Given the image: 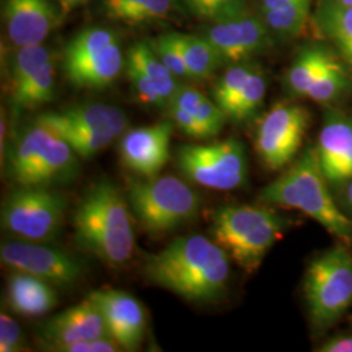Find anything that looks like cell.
Instances as JSON below:
<instances>
[{
	"instance_id": "f546056e",
	"label": "cell",
	"mask_w": 352,
	"mask_h": 352,
	"mask_svg": "<svg viewBox=\"0 0 352 352\" xmlns=\"http://www.w3.org/2000/svg\"><path fill=\"white\" fill-rule=\"evenodd\" d=\"M115 41H119V38L109 28L91 26L80 32L68 42L64 50L63 68L87 59Z\"/></svg>"
},
{
	"instance_id": "d6a6232c",
	"label": "cell",
	"mask_w": 352,
	"mask_h": 352,
	"mask_svg": "<svg viewBox=\"0 0 352 352\" xmlns=\"http://www.w3.org/2000/svg\"><path fill=\"white\" fill-rule=\"evenodd\" d=\"M54 60L50 49L42 45H30L17 47L10 64V87L13 88L23 82L29 76L37 72L38 69Z\"/></svg>"
},
{
	"instance_id": "7a4b0ae2",
	"label": "cell",
	"mask_w": 352,
	"mask_h": 352,
	"mask_svg": "<svg viewBox=\"0 0 352 352\" xmlns=\"http://www.w3.org/2000/svg\"><path fill=\"white\" fill-rule=\"evenodd\" d=\"M75 243L109 267L119 269L136 247L128 199L110 180L90 186L74 214Z\"/></svg>"
},
{
	"instance_id": "52a82bcc",
	"label": "cell",
	"mask_w": 352,
	"mask_h": 352,
	"mask_svg": "<svg viewBox=\"0 0 352 352\" xmlns=\"http://www.w3.org/2000/svg\"><path fill=\"white\" fill-rule=\"evenodd\" d=\"M304 298L318 331H327L347 312L352 304V253L346 245H336L309 263Z\"/></svg>"
},
{
	"instance_id": "f35d334b",
	"label": "cell",
	"mask_w": 352,
	"mask_h": 352,
	"mask_svg": "<svg viewBox=\"0 0 352 352\" xmlns=\"http://www.w3.org/2000/svg\"><path fill=\"white\" fill-rule=\"evenodd\" d=\"M291 1H294V0H258L260 13L269 12V11L277 10L280 7H285Z\"/></svg>"
},
{
	"instance_id": "ac0fdd59",
	"label": "cell",
	"mask_w": 352,
	"mask_h": 352,
	"mask_svg": "<svg viewBox=\"0 0 352 352\" xmlns=\"http://www.w3.org/2000/svg\"><path fill=\"white\" fill-rule=\"evenodd\" d=\"M111 337L98 307L89 300L77 304L47 320L39 330V338L45 347L55 351L78 340H98Z\"/></svg>"
},
{
	"instance_id": "6da1fadb",
	"label": "cell",
	"mask_w": 352,
	"mask_h": 352,
	"mask_svg": "<svg viewBox=\"0 0 352 352\" xmlns=\"http://www.w3.org/2000/svg\"><path fill=\"white\" fill-rule=\"evenodd\" d=\"M230 261L228 253L213 239L189 235L149 254L144 276L189 302H213L226 292Z\"/></svg>"
},
{
	"instance_id": "cb8c5ba5",
	"label": "cell",
	"mask_w": 352,
	"mask_h": 352,
	"mask_svg": "<svg viewBox=\"0 0 352 352\" xmlns=\"http://www.w3.org/2000/svg\"><path fill=\"white\" fill-rule=\"evenodd\" d=\"M126 65L139 69L140 72L149 77L162 93L167 106L182 87L177 82V77L161 62V59L153 51L149 42H138L129 49Z\"/></svg>"
},
{
	"instance_id": "ffe728a7",
	"label": "cell",
	"mask_w": 352,
	"mask_h": 352,
	"mask_svg": "<svg viewBox=\"0 0 352 352\" xmlns=\"http://www.w3.org/2000/svg\"><path fill=\"white\" fill-rule=\"evenodd\" d=\"M7 298L13 312L25 317L46 315L58 304L51 283L23 272H13L8 279Z\"/></svg>"
},
{
	"instance_id": "60d3db41",
	"label": "cell",
	"mask_w": 352,
	"mask_h": 352,
	"mask_svg": "<svg viewBox=\"0 0 352 352\" xmlns=\"http://www.w3.org/2000/svg\"><path fill=\"white\" fill-rule=\"evenodd\" d=\"M6 129H7V124H6V116H4V111L1 110V120H0V154H1V162L4 161V153L7 151V148L4 146V140H6Z\"/></svg>"
},
{
	"instance_id": "4316f807",
	"label": "cell",
	"mask_w": 352,
	"mask_h": 352,
	"mask_svg": "<svg viewBox=\"0 0 352 352\" xmlns=\"http://www.w3.org/2000/svg\"><path fill=\"white\" fill-rule=\"evenodd\" d=\"M330 55V51L318 45L305 46L298 52L286 75V88L294 97H307L308 89Z\"/></svg>"
},
{
	"instance_id": "3957f363",
	"label": "cell",
	"mask_w": 352,
	"mask_h": 352,
	"mask_svg": "<svg viewBox=\"0 0 352 352\" xmlns=\"http://www.w3.org/2000/svg\"><path fill=\"white\" fill-rule=\"evenodd\" d=\"M327 184L316 146H309L289 171L263 188L258 199L270 205L299 210L337 239L351 244L352 221L340 212Z\"/></svg>"
},
{
	"instance_id": "83f0119b",
	"label": "cell",
	"mask_w": 352,
	"mask_h": 352,
	"mask_svg": "<svg viewBox=\"0 0 352 352\" xmlns=\"http://www.w3.org/2000/svg\"><path fill=\"white\" fill-rule=\"evenodd\" d=\"M312 0H294L285 7L258 13L276 39H292L300 36L309 21Z\"/></svg>"
},
{
	"instance_id": "836d02e7",
	"label": "cell",
	"mask_w": 352,
	"mask_h": 352,
	"mask_svg": "<svg viewBox=\"0 0 352 352\" xmlns=\"http://www.w3.org/2000/svg\"><path fill=\"white\" fill-rule=\"evenodd\" d=\"M193 16L215 23L247 12V0H182Z\"/></svg>"
},
{
	"instance_id": "4dcf8cb0",
	"label": "cell",
	"mask_w": 352,
	"mask_h": 352,
	"mask_svg": "<svg viewBox=\"0 0 352 352\" xmlns=\"http://www.w3.org/2000/svg\"><path fill=\"white\" fill-rule=\"evenodd\" d=\"M266 89L267 84L265 75L263 71L256 67L248 77L244 88L241 89L239 97L227 118L238 123L250 120L261 109L266 96Z\"/></svg>"
},
{
	"instance_id": "30bf717a",
	"label": "cell",
	"mask_w": 352,
	"mask_h": 352,
	"mask_svg": "<svg viewBox=\"0 0 352 352\" xmlns=\"http://www.w3.org/2000/svg\"><path fill=\"white\" fill-rule=\"evenodd\" d=\"M176 166L190 183L215 190L239 188L248 176L245 148L234 138L209 145H182L176 151Z\"/></svg>"
},
{
	"instance_id": "b9f144b4",
	"label": "cell",
	"mask_w": 352,
	"mask_h": 352,
	"mask_svg": "<svg viewBox=\"0 0 352 352\" xmlns=\"http://www.w3.org/2000/svg\"><path fill=\"white\" fill-rule=\"evenodd\" d=\"M343 200L344 204L349 206V209L352 212V179L346 182L343 186Z\"/></svg>"
},
{
	"instance_id": "4fadbf2b",
	"label": "cell",
	"mask_w": 352,
	"mask_h": 352,
	"mask_svg": "<svg viewBox=\"0 0 352 352\" xmlns=\"http://www.w3.org/2000/svg\"><path fill=\"white\" fill-rule=\"evenodd\" d=\"M202 36L219 52L223 62L231 65L250 62L253 56L269 50L276 41L260 14L247 12L210 23Z\"/></svg>"
},
{
	"instance_id": "7c38bea8",
	"label": "cell",
	"mask_w": 352,
	"mask_h": 352,
	"mask_svg": "<svg viewBox=\"0 0 352 352\" xmlns=\"http://www.w3.org/2000/svg\"><path fill=\"white\" fill-rule=\"evenodd\" d=\"M0 258L13 272L42 278L58 287L72 286L84 274L82 264L75 256L43 243L21 239L3 243Z\"/></svg>"
},
{
	"instance_id": "d6986e66",
	"label": "cell",
	"mask_w": 352,
	"mask_h": 352,
	"mask_svg": "<svg viewBox=\"0 0 352 352\" xmlns=\"http://www.w3.org/2000/svg\"><path fill=\"white\" fill-rule=\"evenodd\" d=\"M124 65L120 42L115 41L103 50L90 55L87 59L64 67L68 81L80 89L107 88L118 78Z\"/></svg>"
},
{
	"instance_id": "7402d4cb",
	"label": "cell",
	"mask_w": 352,
	"mask_h": 352,
	"mask_svg": "<svg viewBox=\"0 0 352 352\" xmlns=\"http://www.w3.org/2000/svg\"><path fill=\"white\" fill-rule=\"evenodd\" d=\"M170 103L180 107L195 119L201 129L204 140L218 136L225 126L226 113L215 101L208 98L199 89L180 87Z\"/></svg>"
},
{
	"instance_id": "e0dca14e",
	"label": "cell",
	"mask_w": 352,
	"mask_h": 352,
	"mask_svg": "<svg viewBox=\"0 0 352 352\" xmlns=\"http://www.w3.org/2000/svg\"><path fill=\"white\" fill-rule=\"evenodd\" d=\"M60 11L52 0H6L3 20L16 47L42 45L60 23Z\"/></svg>"
},
{
	"instance_id": "2e32d148",
	"label": "cell",
	"mask_w": 352,
	"mask_h": 352,
	"mask_svg": "<svg viewBox=\"0 0 352 352\" xmlns=\"http://www.w3.org/2000/svg\"><path fill=\"white\" fill-rule=\"evenodd\" d=\"M321 170L331 186L352 179V119L338 110H327L317 141Z\"/></svg>"
},
{
	"instance_id": "484cf974",
	"label": "cell",
	"mask_w": 352,
	"mask_h": 352,
	"mask_svg": "<svg viewBox=\"0 0 352 352\" xmlns=\"http://www.w3.org/2000/svg\"><path fill=\"white\" fill-rule=\"evenodd\" d=\"M173 6L174 0H103V11L109 19L131 25L164 19Z\"/></svg>"
},
{
	"instance_id": "f1b7e54d",
	"label": "cell",
	"mask_w": 352,
	"mask_h": 352,
	"mask_svg": "<svg viewBox=\"0 0 352 352\" xmlns=\"http://www.w3.org/2000/svg\"><path fill=\"white\" fill-rule=\"evenodd\" d=\"M350 88L351 80L346 67L331 54L308 89L307 98L327 104L338 101Z\"/></svg>"
},
{
	"instance_id": "7bdbcfd3",
	"label": "cell",
	"mask_w": 352,
	"mask_h": 352,
	"mask_svg": "<svg viewBox=\"0 0 352 352\" xmlns=\"http://www.w3.org/2000/svg\"><path fill=\"white\" fill-rule=\"evenodd\" d=\"M340 4H344V6H352V0H336Z\"/></svg>"
},
{
	"instance_id": "1f68e13d",
	"label": "cell",
	"mask_w": 352,
	"mask_h": 352,
	"mask_svg": "<svg viewBox=\"0 0 352 352\" xmlns=\"http://www.w3.org/2000/svg\"><path fill=\"white\" fill-rule=\"evenodd\" d=\"M254 68L256 65L250 62L232 64L217 81L213 89L214 101L226 115L231 111Z\"/></svg>"
},
{
	"instance_id": "8fae6325",
	"label": "cell",
	"mask_w": 352,
	"mask_h": 352,
	"mask_svg": "<svg viewBox=\"0 0 352 352\" xmlns=\"http://www.w3.org/2000/svg\"><path fill=\"white\" fill-rule=\"evenodd\" d=\"M311 115L298 103L278 102L258 122L254 149L261 164L278 171L292 162L302 148Z\"/></svg>"
},
{
	"instance_id": "277c9868",
	"label": "cell",
	"mask_w": 352,
	"mask_h": 352,
	"mask_svg": "<svg viewBox=\"0 0 352 352\" xmlns=\"http://www.w3.org/2000/svg\"><path fill=\"white\" fill-rule=\"evenodd\" d=\"M78 155L60 136L37 123L25 126L7 148V175L19 186H65L80 173Z\"/></svg>"
},
{
	"instance_id": "8992f818",
	"label": "cell",
	"mask_w": 352,
	"mask_h": 352,
	"mask_svg": "<svg viewBox=\"0 0 352 352\" xmlns=\"http://www.w3.org/2000/svg\"><path fill=\"white\" fill-rule=\"evenodd\" d=\"M126 199L136 221L151 235H164L188 225L201 206L200 195L175 176L132 182Z\"/></svg>"
},
{
	"instance_id": "9c48e42d",
	"label": "cell",
	"mask_w": 352,
	"mask_h": 352,
	"mask_svg": "<svg viewBox=\"0 0 352 352\" xmlns=\"http://www.w3.org/2000/svg\"><path fill=\"white\" fill-rule=\"evenodd\" d=\"M67 199L51 187H25L10 193L1 206V226L17 239L47 243L62 231Z\"/></svg>"
},
{
	"instance_id": "5b68a950",
	"label": "cell",
	"mask_w": 352,
	"mask_h": 352,
	"mask_svg": "<svg viewBox=\"0 0 352 352\" xmlns=\"http://www.w3.org/2000/svg\"><path fill=\"white\" fill-rule=\"evenodd\" d=\"M286 222L263 206L226 205L214 212L210 234L240 269L252 274L282 238Z\"/></svg>"
},
{
	"instance_id": "603a6c76",
	"label": "cell",
	"mask_w": 352,
	"mask_h": 352,
	"mask_svg": "<svg viewBox=\"0 0 352 352\" xmlns=\"http://www.w3.org/2000/svg\"><path fill=\"white\" fill-rule=\"evenodd\" d=\"M173 37L188 68L190 80H206L225 64L219 52L204 36L174 33Z\"/></svg>"
},
{
	"instance_id": "d590c367",
	"label": "cell",
	"mask_w": 352,
	"mask_h": 352,
	"mask_svg": "<svg viewBox=\"0 0 352 352\" xmlns=\"http://www.w3.org/2000/svg\"><path fill=\"white\" fill-rule=\"evenodd\" d=\"M25 350L21 327L6 314L0 315V351L19 352Z\"/></svg>"
},
{
	"instance_id": "74e56055",
	"label": "cell",
	"mask_w": 352,
	"mask_h": 352,
	"mask_svg": "<svg viewBox=\"0 0 352 352\" xmlns=\"http://www.w3.org/2000/svg\"><path fill=\"white\" fill-rule=\"evenodd\" d=\"M320 352H352V336H337L329 338L317 349Z\"/></svg>"
},
{
	"instance_id": "9a60e30c",
	"label": "cell",
	"mask_w": 352,
	"mask_h": 352,
	"mask_svg": "<svg viewBox=\"0 0 352 352\" xmlns=\"http://www.w3.org/2000/svg\"><path fill=\"white\" fill-rule=\"evenodd\" d=\"M173 131V122L129 129L119 145L120 157L126 168L145 179L158 176L170 160Z\"/></svg>"
},
{
	"instance_id": "d4e9b609",
	"label": "cell",
	"mask_w": 352,
	"mask_h": 352,
	"mask_svg": "<svg viewBox=\"0 0 352 352\" xmlns=\"http://www.w3.org/2000/svg\"><path fill=\"white\" fill-rule=\"evenodd\" d=\"M55 63L51 60L23 82L11 88V101L14 110L36 109L54 100Z\"/></svg>"
},
{
	"instance_id": "5bb4252c",
	"label": "cell",
	"mask_w": 352,
	"mask_h": 352,
	"mask_svg": "<svg viewBox=\"0 0 352 352\" xmlns=\"http://www.w3.org/2000/svg\"><path fill=\"white\" fill-rule=\"evenodd\" d=\"M87 298L98 307L111 338L122 350L138 351L146 330V315L141 302L122 289H96Z\"/></svg>"
},
{
	"instance_id": "ab89813d",
	"label": "cell",
	"mask_w": 352,
	"mask_h": 352,
	"mask_svg": "<svg viewBox=\"0 0 352 352\" xmlns=\"http://www.w3.org/2000/svg\"><path fill=\"white\" fill-rule=\"evenodd\" d=\"M62 12L69 13L72 12L75 8L82 6L87 0H56Z\"/></svg>"
},
{
	"instance_id": "44dd1931",
	"label": "cell",
	"mask_w": 352,
	"mask_h": 352,
	"mask_svg": "<svg viewBox=\"0 0 352 352\" xmlns=\"http://www.w3.org/2000/svg\"><path fill=\"white\" fill-rule=\"evenodd\" d=\"M317 30L338 50L352 69V6L321 0L314 16Z\"/></svg>"
},
{
	"instance_id": "8d00e7d4",
	"label": "cell",
	"mask_w": 352,
	"mask_h": 352,
	"mask_svg": "<svg viewBox=\"0 0 352 352\" xmlns=\"http://www.w3.org/2000/svg\"><path fill=\"white\" fill-rule=\"evenodd\" d=\"M55 351L59 352H116L122 351V347L111 338H98V340H78L62 347H58Z\"/></svg>"
},
{
	"instance_id": "e575fe53",
	"label": "cell",
	"mask_w": 352,
	"mask_h": 352,
	"mask_svg": "<svg viewBox=\"0 0 352 352\" xmlns=\"http://www.w3.org/2000/svg\"><path fill=\"white\" fill-rule=\"evenodd\" d=\"M151 49L157 54V56L161 59V62L176 76L180 78H189L188 68L184 63L182 54L176 46L175 41L173 37V33L162 34L149 42Z\"/></svg>"
},
{
	"instance_id": "ba28073f",
	"label": "cell",
	"mask_w": 352,
	"mask_h": 352,
	"mask_svg": "<svg viewBox=\"0 0 352 352\" xmlns=\"http://www.w3.org/2000/svg\"><path fill=\"white\" fill-rule=\"evenodd\" d=\"M36 122L60 136L84 160L111 144L128 124L126 113L120 109L100 102L41 113Z\"/></svg>"
}]
</instances>
